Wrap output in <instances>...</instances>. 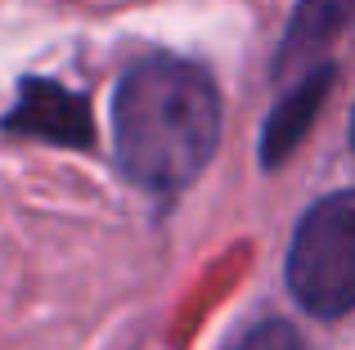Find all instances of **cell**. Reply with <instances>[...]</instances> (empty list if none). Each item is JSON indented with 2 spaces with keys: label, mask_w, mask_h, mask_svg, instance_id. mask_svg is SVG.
<instances>
[{
  "label": "cell",
  "mask_w": 355,
  "mask_h": 350,
  "mask_svg": "<svg viewBox=\"0 0 355 350\" xmlns=\"http://www.w3.org/2000/svg\"><path fill=\"white\" fill-rule=\"evenodd\" d=\"M243 350H306L302 337H297L293 324H279V319H270V324H261L257 333L243 342Z\"/></svg>",
  "instance_id": "8992f818"
},
{
  "label": "cell",
  "mask_w": 355,
  "mask_h": 350,
  "mask_svg": "<svg viewBox=\"0 0 355 350\" xmlns=\"http://www.w3.org/2000/svg\"><path fill=\"white\" fill-rule=\"evenodd\" d=\"M329 81H333V72L320 68L315 77H306L302 86H297L293 95L275 108V117H270V126H266V144H261V153H266L270 167H275V162H284L288 153H293V144L306 135V126L315 122L324 95H329Z\"/></svg>",
  "instance_id": "277c9868"
},
{
  "label": "cell",
  "mask_w": 355,
  "mask_h": 350,
  "mask_svg": "<svg viewBox=\"0 0 355 350\" xmlns=\"http://www.w3.org/2000/svg\"><path fill=\"white\" fill-rule=\"evenodd\" d=\"M351 140H355V126H351Z\"/></svg>",
  "instance_id": "52a82bcc"
},
{
  "label": "cell",
  "mask_w": 355,
  "mask_h": 350,
  "mask_svg": "<svg viewBox=\"0 0 355 350\" xmlns=\"http://www.w3.org/2000/svg\"><path fill=\"white\" fill-rule=\"evenodd\" d=\"M288 288L320 319L355 310V193H333L306 211L288 252Z\"/></svg>",
  "instance_id": "7a4b0ae2"
},
{
  "label": "cell",
  "mask_w": 355,
  "mask_h": 350,
  "mask_svg": "<svg viewBox=\"0 0 355 350\" xmlns=\"http://www.w3.org/2000/svg\"><path fill=\"white\" fill-rule=\"evenodd\" d=\"M347 23H355V0H302L293 27H288V45H284V63L297 54L324 50Z\"/></svg>",
  "instance_id": "5b68a950"
},
{
  "label": "cell",
  "mask_w": 355,
  "mask_h": 350,
  "mask_svg": "<svg viewBox=\"0 0 355 350\" xmlns=\"http://www.w3.org/2000/svg\"><path fill=\"white\" fill-rule=\"evenodd\" d=\"M9 131L41 135V140L68 144V149H90V140H95L86 99L63 90L59 81H27L14 113H9Z\"/></svg>",
  "instance_id": "3957f363"
},
{
  "label": "cell",
  "mask_w": 355,
  "mask_h": 350,
  "mask_svg": "<svg viewBox=\"0 0 355 350\" xmlns=\"http://www.w3.org/2000/svg\"><path fill=\"white\" fill-rule=\"evenodd\" d=\"M113 135L126 175L144 189H184L220 140V95L202 68L171 54L135 63L113 99Z\"/></svg>",
  "instance_id": "6da1fadb"
}]
</instances>
